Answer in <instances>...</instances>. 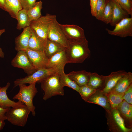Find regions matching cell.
I'll list each match as a JSON object with an SVG mask.
<instances>
[{
    "instance_id": "cell-1",
    "label": "cell",
    "mask_w": 132,
    "mask_h": 132,
    "mask_svg": "<svg viewBox=\"0 0 132 132\" xmlns=\"http://www.w3.org/2000/svg\"><path fill=\"white\" fill-rule=\"evenodd\" d=\"M68 41L67 46L65 49L67 63H83L90 55L88 41L86 38Z\"/></svg>"
},
{
    "instance_id": "cell-2",
    "label": "cell",
    "mask_w": 132,
    "mask_h": 132,
    "mask_svg": "<svg viewBox=\"0 0 132 132\" xmlns=\"http://www.w3.org/2000/svg\"><path fill=\"white\" fill-rule=\"evenodd\" d=\"M60 71L48 76L39 82L44 92L43 98L44 100L54 96L64 95V87L61 81Z\"/></svg>"
},
{
    "instance_id": "cell-3",
    "label": "cell",
    "mask_w": 132,
    "mask_h": 132,
    "mask_svg": "<svg viewBox=\"0 0 132 132\" xmlns=\"http://www.w3.org/2000/svg\"><path fill=\"white\" fill-rule=\"evenodd\" d=\"M36 83L35 82L31 83L28 86L25 84L19 85V91L13 98V99L17 100L24 104L29 109L33 116H35L36 113L35 107L33 104V100L38 92L35 87Z\"/></svg>"
},
{
    "instance_id": "cell-4",
    "label": "cell",
    "mask_w": 132,
    "mask_h": 132,
    "mask_svg": "<svg viewBox=\"0 0 132 132\" xmlns=\"http://www.w3.org/2000/svg\"><path fill=\"white\" fill-rule=\"evenodd\" d=\"M56 16L48 13L30 22L29 26L40 37L46 40L49 29Z\"/></svg>"
},
{
    "instance_id": "cell-5",
    "label": "cell",
    "mask_w": 132,
    "mask_h": 132,
    "mask_svg": "<svg viewBox=\"0 0 132 132\" xmlns=\"http://www.w3.org/2000/svg\"><path fill=\"white\" fill-rule=\"evenodd\" d=\"M30 112L26 106L20 108L11 107L6 113L5 115L7 120L12 124L24 127L27 123Z\"/></svg>"
},
{
    "instance_id": "cell-6",
    "label": "cell",
    "mask_w": 132,
    "mask_h": 132,
    "mask_svg": "<svg viewBox=\"0 0 132 132\" xmlns=\"http://www.w3.org/2000/svg\"><path fill=\"white\" fill-rule=\"evenodd\" d=\"M60 70L53 68H44L37 70L32 74L24 77L19 78L14 82V88L21 84H30L39 82L41 80Z\"/></svg>"
},
{
    "instance_id": "cell-7",
    "label": "cell",
    "mask_w": 132,
    "mask_h": 132,
    "mask_svg": "<svg viewBox=\"0 0 132 132\" xmlns=\"http://www.w3.org/2000/svg\"><path fill=\"white\" fill-rule=\"evenodd\" d=\"M12 65L16 67L22 68L29 75L37 70L30 61L25 51H18L15 57L11 62Z\"/></svg>"
},
{
    "instance_id": "cell-8",
    "label": "cell",
    "mask_w": 132,
    "mask_h": 132,
    "mask_svg": "<svg viewBox=\"0 0 132 132\" xmlns=\"http://www.w3.org/2000/svg\"><path fill=\"white\" fill-rule=\"evenodd\" d=\"M115 26L114 29L112 30L106 29L109 34L121 38L132 37V17L123 19Z\"/></svg>"
},
{
    "instance_id": "cell-9",
    "label": "cell",
    "mask_w": 132,
    "mask_h": 132,
    "mask_svg": "<svg viewBox=\"0 0 132 132\" xmlns=\"http://www.w3.org/2000/svg\"><path fill=\"white\" fill-rule=\"evenodd\" d=\"M47 39L66 48L68 44L66 37L56 19L51 24L48 31Z\"/></svg>"
},
{
    "instance_id": "cell-10",
    "label": "cell",
    "mask_w": 132,
    "mask_h": 132,
    "mask_svg": "<svg viewBox=\"0 0 132 132\" xmlns=\"http://www.w3.org/2000/svg\"><path fill=\"white\" fill-rule=\"evenodd\" d=\"M60 25L68 41L78 40L86 38L84 30L77 25L60 24Z\"/></svg>"
},
{
    "instance_id": "cell-11",
    "label": "cell",
    "mask_w": 132,
    "mask_h": 132,
    "mask_svg": "<svg viewBox=\"0 0 132 132\" xmlns=\"http://www.w3.org/2000/svg\"><path fill=\"white\" fill-rule=\"evenodd\" d=\"M25 51L32 63L36 70L46 68L49 59L44 51L27 49Z\"/></svg>"
},
{
    "instance_id": "cell-12",
    "label": "cell",
    "mask_w": 132,
    "mask_h": 132,
    "mask_svg": "<svg viewBox=\"0 0 132 132\" xmlns=\"http://www.w3.org/2000/svg\"><path fill=\"white\" fill-rule=\"evenodd\" d=\"M10 85L8 82L6 85L0 89V106L3 108L11 107L20 108L26 105L23 103L18 101L15 102L10 99L8 97L6 92Z\"/></svg>"
},
{
    "instance_id": "cell-13",
    "label": "cell",
    "mask_w": 132,
    "mask_h": 132,
    "mask_svg": "<svg viewBox=\"0 0 132 132\" xmlns=\"http://www.w3.org/2000/svg\"><path fill=\"white\" fill-rule=\"evenodd\" d=\"M65 49L55 53L49 59L46 68H53L61 70L67 64Z\"/></svg>"
},
{
    "instance_id": "cell-14",
    "label": "cell",
    "mask_w": 132,
    "mask_h": 132,
    "mask_svg": "<svg viewBox=\"0 0 132 132\" xmlns=\"http://www.w3.org/2000/svg\"><path fill=\"white\" fill-rule=\"evenodd\" d=\"M32 29L30 27L24 28L23 32L15 40V49L17 52L25 51L28 48L29 41L31 36Z\"/></svg>"
},
{
    "instance_id": "cell-15",
    "label": "cell",
    "mask_w": 132,
    "mask_h": 132,
    "mask_svg": "<svg viewBox=\"0 0 132 132\" xmlns=\"http://www.w3.org/2000/svg\"><path fill=\"white\" fill-rule=\"evenodd\" d=\"M127 73L122 70L111 72L108 76L105 86L100 92L106 94L109 92L115 86L120 79Z\"/></svg>"
},
{
    "instance_id": "cell-16",
    "label": "cell",
    "mask_w": 132,
    "mask_h": 132,
    "mask_svg": "<svg viewBox=\"0 0 132 132\" xmlns=\"http://www.w3.org/2000/svg\"><path fill=\"white\" fill-rule=\"evenodd\" d=\"M132 82V73L130 72H127L120 79L110 91L118 94H123Z\"/></svg>"
},
{
    "instance_id": "cell-17",
    "label": "cell",
    "mask_w": 132,
    "mask_h": 132,
    "mask_svg": "<svg viewBox=\"0 0 132 132\" xmlns=\"http://www.w3.org/2000/svg\"><path fill=\"white\" fill-rule=\"evenodd\" d=\"M113 4L112 18L109 23L112 26L116 25L121 20L129 17L127 12L123 9L119 4L112 1Z\"/></svg>"
},
{
    "instance_id": "cell-18",
    "label": "cell",
    "mask_w": 132,
    "mask_h": 132,
    "mask_svg": "<svg viewBox=\"0 0 132 132\" xmlns=\"http://www.w3.org/2000/svg\"><path fill=\"white\" fill-rule=\"evenodd\" d=\"M90 72L85 70L73 71L67 74L68 77L80 87L88 84Z\"/></svg>"
},
{
    "instance_id": "cell-19",
    "label": "cell",
    "mask_w": 132,
    "mask_h": 132,
    "mask_svg": "<svg viewBox=\"0 0 132 132\" xmlns=\"http://www.w3.org/2000/svg\"><path fill=\"white\" fill-rule=\"evenodd\" d=\"M46 40L39 37L32 29L31 36L28 43V48L44 51Z\"/></svg>"
},
{
    "instance_id": "cell-20",
    "label": "cell",
    "mask_w": 132,
    "mask_h": 132,
    "mask_svg": "<svg viewBox=\"0 0 132 132\" xmlns=\"http://www.w3.org/2000/svg\"><path fill=\"white\" fill-rule=\"evenodd\" d=\"M22 9L20 0H5L3 10L8 12L13 18L16 19L18 12Z\"/></svg>"
},
{
    "instance_id": "cell-21",
    "label": "cell",
    "mask_w": 132,
    "mask_h": 132,
    "mask_svg": "<svg viewBox=\"0 0 132 132\" xmlns=\"http://www.w3.org/2000/svg\"><path fill=\"white\" fill-rule=\"evenodd\" d=\"M104 94L100 92L91 95L87 99L86 101L98 104L106 109L110 110L111 108L107 96Z\"/></svg>"
},
{
    "instance_id": "cell-22",
    "label": "cell",
    "mask_w": 132,
    "mask_h": 132,
    "mask_svg": "<svg viewBox=\"0 0 132 132\" xmlns=\"http://www.w3.org/2000/svg\"><path fill=\"white\" fill-rule=\"evenodd\" d=\"M107 77L108 76L99 75L96 72H91L88 84L96 89L103 85L105 86Z\"/></svg>"
},
{
    "instance_id": "cell-23",
    "label": "cell",
    "mask_w": 132,
    "mask_h": 132,
    "mask_svg": "<svg viewBox=\"0 0 132 132\" xmlns=\"http://www.w3.org/2000/svg\"><path fill=\"white\" fill-rule=\"evenodd\" d=\"M66 48L48 39L46 40L44 51L49 59L55 53L65 49Z\"/></svg>"
},
{
    "instance_id": "cell-24",
    "label": "cell",
    "mask_w": 132,
    "mask_h": 132,
    "mask_svg": "<svg viewBox=\"0 0 132 132\" xmlns=\"http://www.w3.org/2000/svg\"><path fill=\"white\" fill-rule=\"evenodd\" d=\"M43 8V2L40 0L36 2L35 5L27 11L29 22L36 20L41 16V10Z\"/></svg>"
},
{
    "instance_id": "cell-25",
    "label": "cell",
    "mask_w": 132,
    "mask_h": 132,
    "mask_svg": "<svg viewBox=\"0 0 132 132\" xmlns=\"http://www.w3.org/2000/svg\"><path fill=\"white\" fill-rule=\"evenodd\" d=\"M16 19L17 20L16 28L18 30L29 26L27 11L26 10L22 9L18 12Z\"/></svg>"
},
{
    "instance_id": "cell-26",
    "label": "cell",
    "mask_w": 132,
    "mask_h": 132,
    "mask_svg": "<svg viewBox=\"0 0 132 132\" xmlns=\"http://www.w3.org/2000/svg\"><path fill=\"white\" fill-rule=\"evenodd\" d=\"M113 9L111 0H106L104 9L100 21L106 24L110 23L111 20Z\"/></svg>"
},
{
    "instance_id": "cell-27",
    "label": "cell",
    "mask_w": 132,
    "mask_h": 132,
    "mask_svg": "<svg viewBox=\"0 0 132 132\" xmlns=\"http://www.w3.org/2000/svg\"><path fill=\"white\" fill-rule=\"evenodd\" d=\"M120 114L129 120H132V105L123 100L117 109Z\"/></svg>"
},
{
    "instance_id": "cell-28",
    "label": "cell",
    "mask_w": 132,
    "mask_h": 132,
    "mask_svg": "<svg viewBox=\"0 0 132 132\" xmlns=\"http://www.w3.org/2000/svg\"><path fill=\"white\" fill-rule=\"evenodd\" d=\"M107 95L111 109H117L119 104L123 101V94H119L110 91Z\"/></svg>"
},
{
    "instance_id": "cell-29",
    "label": "cell",
    "mask_w": 132,
    "mask_h": 132,
    "mask_svg": "<svg viewBox=\"0 0 132 132\" xmlns=\"http://www.w3.org/2000/svg\"><path fill=\"white\" fill-rule=\"evenodd\" d=\"M64 69L63 68L60 72V79L62 85L64 87L67 86L71 88L78 92L80 87L65 73Z\"/></svg>"
},
{
    "instance_id": "cell-30",
    "label": "cell",
    "mask_w": 132,
    "mask_h": 132,
    "mask_svg": "<svg viewBox=\"0 0 132 132\" xmlns=\"http://www.w3.org/2000/svg\"><path fill=\"white\" fill-rule=\"evenodd\" d=\"M112 115L117 125L122 131L124 132H128L131 131L130 129L125 126L124 120L117 109H113Z\"/></svg>"
},
{
    "instance_id": "cell-31",
    "label": "cell",
    "mask_w": 132,
    "mask_h": 132,
    "mask_svg": "<svg viewBox=\"0 0 132 132\" xmlns=\"http://www.w3.org/2000/svg\"><path fill=\"white\" fill-rule=\"evenodd\" d=\"M96 89L88 84L80 87L79 93L82 98L86 101L87 99L96 91Z\"/></svg>"
},
{
    "instance_id": "cell-32",
    "label": "cell",
    "mask_w": 132,
    "mask_h": 132,
    "mask_svg": "<svg viewBox=\"0 0 132 132\" xmlns=\"http://www.w3.org/2000/svg\"><path fill=\"white\" fill-rule=\"evenodd\" d=\"M119 4L132 17V1L130 0H111Z\"/></svg>"
},
{
    "instance_id": "cell-33",
    "label": "cell",
    "mask_w": 132,
    "mask_h": 132,
    "mask_svg": "<svg viewBox=\"0 0 132 132\" xmlns=\"http://www.w3.org/2000/svg\"><path fill=\"white\" fill-rule=\"evenodd\" d=\"M106 0H98L96 8L95 17L100 20L105 7Z\"/></svg>"
},
{
    "instance_id": "cell-34",
    "label": "cell",
    "mask_w": 132,
    "mask_h": 132,
    "mask_svg": "<svg viewBox=\"0 0 132 132\" xmlns=\"http://www.w3.org/2000/svg\"><path fill=\"white\" fill-rule=\"evenodd\" d=\"M22 9L27 11L33 7L36 3V0H20Z\"/></svg>"
},
{
    "instance_id": "cell-35",
    "label": "cell",
    "mask_w": 132,
    "mask_h": 132,
    "mask_svg": "<svg viewBox=\"0 0 132 132\" xmlns=\"http://www.w3.org/2000/svg\"><path fill=\"white\" fill-rule=\"evenodd\" d=\"M132 84L124 93L123 97V99L129 103L132 104Z\"/></svg>"
},
{
    "instance_id": "cell-36",
    "label": "cell",
    "mask_w": 132,
    "mask_h": 132,
    "mask_svg": "<svg viewBox=\"0 0 132 132\" xmlns=\"http://www.w3.org/2000/svg\"><path fill=\"white\" fill-rule=\"evenodd\" d=\"M10 108L4 109L2 108L0 106V121H4L6 120H7L5 113L8 111Z\"/></svg>"
},
{
    "instance_id": "cell-37",
    "label": "cell",
    "mask_w": 132,
    "mask_h": 132,
    "mask_svg": "<svg viewBox=\"0 0 132 132\" xmlns=\"http://www.w3.org/2000/svg\"><path fill=\"white\" fill-rule=\"evenodd\" d=\"M98 0H92L90 5L91 15L94 17L96 16V8Z\"/></svg>"
},
{
    "instance_id": "cell-38",
    "label": "cell",
    "mask_w": 132,
    "mask_h": 132,
    "mask_svg": "<svg viewBox=\"0 0 132 132\" xmlns=\"http://www.w3.org/2000/svg\"><path fill=\"white\" fill-rule=\"evenodd\" d=\"M5 31L4 29H0V36ZM4 56V54L2 51L0 47V57L3 58Z\"/></svg>"
},
{
    "instance_id": "cell-39",
    "label": "cell",
    "mask_w": 132,
    "mask_h": 132,
    "mask_svg": "<svg viewBox=\"0 0 132 132\" xmlns=\"http://www.w3.org/2000/svg\"><path fill=\"white\" fill-rule=\"evenodd\" d=\"M5 124L4 121L0 120V131L3 129Z\"/></svg>"
},
{
    "instance_id": "cell-40",
    "label": "cell",
    "mask_w": 132,
    "mask_h": 132,
    "mask_svg": "<svg viewBox=\"0 0 132 132\" xmlns=\"http://www.w3.org/2000/svg\"><path fill=\"white\" fill-rule=\"evenodd\" d=\"M5 4V0H0V8L4 10Z\"/></svg>"
},
{
    "instance_id": "cell-41",
    "label": "cell",
    "mask_w": 132,
    "mask_h": 132,
    "mask_svg": "<svg viewBox=\"0 0 132 132\" xmlns=\"http://www.w3.org/2000/svg\"><path fill=\"white\" fill-rule=\"evenodd\" d=\"M90 0V5L91 4V1L92 0Z\"/></svg>"
},
{
    "instance_id": "cell-42",
    "label": "cell",
    "mask_w": 132,
    "mask_h": 132,
    "mask_svg": "<svg viewBox=\"0 0 132 132\" xmlns=\"http://www.w3.org/2000/svg\"><path fill=\"white\" fill-rule=\"evenodd\" d=\"M130 0L131 1H132V0Z\"/></svg>"
},
{
    "instance_id": "cell-43",
    "label": "cell",
    "mask_w": 132,
    "mask_h": 132,
    "mask_svg": "<svg viewBox=\"0 0 132 132\" xmlns=\"http://www.w3.org/2000/svg\"><path fill=\"white\" fill-rule=\"evenodd\" d=\"M1 88V87H0V88Z\"/></svg>"
}]
</instances>
